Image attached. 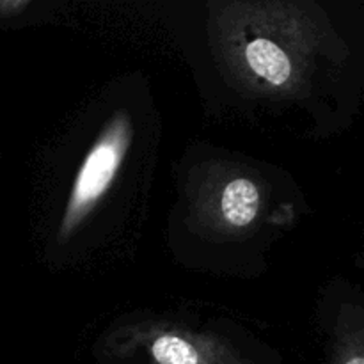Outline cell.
I'll return each mask as SVG.
<instances>
[{
    "label": "cell",
    "instance_id": "cell-1",
    "mask_svg": "<svg viewBox=\"0 0 364 364\" xmlns=\"http://www.w3.org/2000/svg\"><path fill=\"white\" fill-rule=\"evenodd\" d=\"M130 141V123L124 116L116 117L103 132L75 178L73 191L66 208L63 231L73 230L78 220L96 205L100 198L109 191L114 176L117 174L121 162L127 153Z\"/></svg>",
    "mask_w": 364,
    "mask_h": 364
},
{
    "label": "cell",
    "instance_id": "cell-2",
    "mask_svg": "<svg viewBox=\"0 0 364 364\" xmlns=\"http://www.w3.org/2000/svg\"><path fill=\"white\" fill-rule=\"evenodd\" d=\"M245 60L258 77L272 85H284L291 77L290 57L270 39H252L245 46Z\"/></svg>",
    "mask_w": 364,
    "mask_h": 364
},
{
    "label": "cell",
    "instance_id": "cell-3",
    "mask_svg": "<svg viewBox=\"0 0 364 364\" xmlns=\"http://www.w3.org/2000/svg\"><path fill=\"white\" fill-rule=\"evenodd\" d=\"M220 210L226 219L235 228H244L256 219L259 210V191L247 178H237L230 181L223 192Z\"/></svg>",
    "mask_w": 364,
    "mask_h": 364
},
{
    "label": "cell",
    "instance_id": "cell-4",
    "mask_svg": "<svg viewBox=\"0 0 364 364\" xmlns=\"http://www.w3.org/2000/svg\"><path fill=\"white\" fill-rule=\"evenodd\" d=\"M151 358L155 364H203L198 348L176 334L156 338L151 345Z\"/></svg>",
    "mask_w": 364,
    "mask_h": 364
},
{
    "label": "cell",
    "instance_id": "cell-5",
    "mask_svg": "<svg viewBox=\"0 0 364 364\" xmlns=\"http://www.w3.org/2000/svg\"><path fill=\"white\" fill-rule=\"evenodd\" d=\"M28 6H31V0H0V18L16 16Z\"/></svg>",
    "mask_w": 364,
    "mask_h": 364
},
{
    "label": "cell",
    "instance_id": "cell-6",
    "mask_svg": "<svg viewBox=\"0 0 364 364\" xmlns=\"http://www.w3.org/2000/svg\"><path fill=\"white\" fill-rule=\"evenodd\" d=\"M343 364H364L363 355H354V358H348Z\"/></svg>",
    "mask_w": 364,
    "mask_h": 364
}]
</instances>
